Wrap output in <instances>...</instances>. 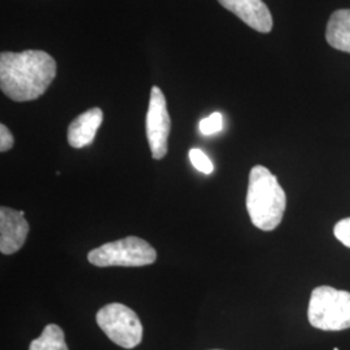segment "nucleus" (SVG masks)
<instances>
[{
	"label": "nucleus",
	"instance_id": "1",
	"mask_svg": "<svg viewBox=\"0 0 350 350\" xmlns=\"http://www.w3.org/2000/svg\"><path fill=\"white\" fill-rule=\"evenodd\" d=\"M56 75V60L44 51L0 53V88L11 100H37L50 88Z\"/></svg>",
	"mask_w": 350,
	"mask_h": 350
},
{
	"label": "nucleus",
	"instance_id": "2",
	"mask_svg": "<svg viewBox=\"0 0 350 350\" xmlns=\"http://www.w3.org/2000/svg\"><path fill=\"white\" fill-rule=\"evenodd\" d=\"M245 202L252 224L262 231H273L283 219L287 196L275 175L257 165L250 170Z\"/></svg>",
	"mask_w": 350,
	"mask_h": 350
},
{
	"label": "nucleus",
	"instance_id": "3",
	"mask_svg": "<svg viewBox=\"0 0 350 350\" xmlns=\"http://www.w3.org/2000/svg\"><path fill=\"white\" fill-rule=\"evenodd\" d=\"M310 325L322 331L350 328V292L329 286L314 288L309 301Z\"/></svg>",
	"mask_w": 350,
	"mask_h": 350
},
{
	"label": "nucleus",
	"instance_id": "4",
	"mask_svg": "<svg viewBox=\"0 0 350 350\" xmlns=\"http://www.w3.org/2000/svg\"><path fill=\"white\" fill-rule=\"evenodd\" d=\"M88 258V262L98 267H140L154 262L157 253L146 240L127 237L91 250Z\"/></svg>",
	"mask_w": 350,
	"mask_h": 350
},
{
	"label": "nucleus",
	"instance_id": "5",
	"mask_svg": "<svg viewBox=\"0 0 350 350\" xmlns=\"http://www.w3.org/2000/svg\"><path fill=\"white\" fill-rule=\"evenodd\" d=\"M96 322L114 344L125 349L138 347L143 338V325L138 315L126 305L108 304L96 314Z\"/></svg>",
	"mask_w": 350,
	"mask_h": 350
},
{
	"label": "nucleus",
	"instance_id": "6",
	"mask_svg": "<svg viewBox=\"0 0 350 350\" xmlns=\"http://www.w3.org/2000/svg\"><path fill=\"white\" fill-rule=\"evenodd\" d=\"M172 130V120L167 112L163 90L153 86L150 90V105L146 118V131L150 153L154 160H163L167 153V140Z\"/></svg>",
	"mask_w": 350,
	"mask_h": 350
},
{
	"label": "nucleus",
	"instance_id": "7",
	"mask_svg": "<svg viewBox=\"0 0 350 350\" xmlns=\"http://www.w3.org/2000/svg\"><path fill=\"white\" fill-rule=\"evenodd\" d=\"M29 234L25 213L7 206L0 208V252L13 254L21 250Z\"/></svg>",
	"mask_w": 350,
	"mask_h": 350
},
{
	"label": "nucleus",
	"instance_id": "8",
	"mask_svg": "<svg viewBox=\"0 0 350 350\" xmlns=\"http://www.w3.org/2000/svg\"><path fill=\"white\" fill-rule=\"evenodd\" d=\"M218 3L253 30L263 34L271 31L273 16L262 0H218Z\"/></svg>",
	"mask_w": 350,
	"mask_h": 350
},
{
	"label": "nucleus",
	"instance_id": "9",
	"mask_svg": "<svg viewBox=\"0 0 350 350\" xmlns=\"http://www.w3.org/2000/svg\"><path fill=\"white\" fill-rule=\"evenodd\" d=\"M103 111L91 108L79 114L68 127V143L73 148H83L92 144L98 130L103 124Z\"/></svg>",
	"mask_w": 350,
	"mask_h": 350
},
{
	"label": "nucleus",
	"instance_id": "10",
	"mask_svg": "<svg viewBox=\"0 0 350 350\" xmlns=\"http://www.w3.org/2000/svg\"><path fill=\"white\" fill-rule=\"evenodd\" d=\"M325 39L331 47L350 53V10H338L331 14Z\"/></svg>",
	"mask_w": 350,
	"mask_h": 350
},
{
	"label": "nucleus",
	"instance_id": "11",
	"mask_svg": "<svg viewBox=\"0 0 350 350\" xmlns=\"http://www.w3.org/2000/svg\"><path fill=\"white\" fill-rule=\"evenodd\" d=\"M29 350H69L62 327L47 325L42 335L30 342Z\"/></svg>",
	"mask_w": 350,
	"mask_h": 350
},
{
	"label": "nucleus",
	"instance_id": "12",
	"mask_svg": "<svg viewBox=\"0 0 350 350\" xmlns=\"http://www.w3.org/2000/svg\"><path fill=\"white\" fill-rule=\"evenodd\" d=\"M222 129H224V116L219 112L212 113L209 117L201 120L200 131L204 135L217 134L222 131Z\"/></svg>",
	"mask_w": 350,
	"mask_h": 350
},
{
	"label": "nucleus",
	"instance_id": "13",
	"mask_svg": "<svg viewBox=\"0 0 350 350\" xmlns=\"http://www.w3.org/2000/svg\"><path fill=\"white\" fill-rule=\"evenodd\" d=\"M189 160L192 165L204 174H212L214 172V165L211 159L199 148L189 150Z\"/></svg>",
	"mask_w": 350,
	"mask_h": 350
},
{
	"label": "nucleus",
	"instance_id": "14",
	"mask_svg": "<svg viewBox=\"0 0 350 350\" xmlns=\"http://www.w3.org/2000/svg\"><path fill=\"white\" fill-rule=\"evenodd\" d=\"M334 234L340 243L350 248V217L338 221L334 228Z\"/></svg>",
	"mask_w": 350,
	"mask_h": 350
},
{
	"label": "nucleus",
	"instance_id": "15",
	"mask_svg": "<svg viewBox=\"0 0 350 350\" xmlns=\"http://www.w3.org/2000/svg\"><path fill=\"white\" fill-rule=\"evenodd\" d=\"M14 144V138L10 129L4 124L0 125V150L4 153L7 150H11Z\"/></svg>",
	"mask_w": 350,
	"mask_h": 350
},
{
	"label": "nucleus",
	"instance_id": "16",
	"mask_svg": "<svg viewBox=\"0 0 350 350\" xmlns=\"http://www.w3.org/2000/svg\"><path fill=\"white\" fill-rule=\"evenodd\" d=\"M334 350H340L338 348H334Z\"/></svg>",
	"mask_w": 350,
	"mask_h": 350
}]
</instances>
